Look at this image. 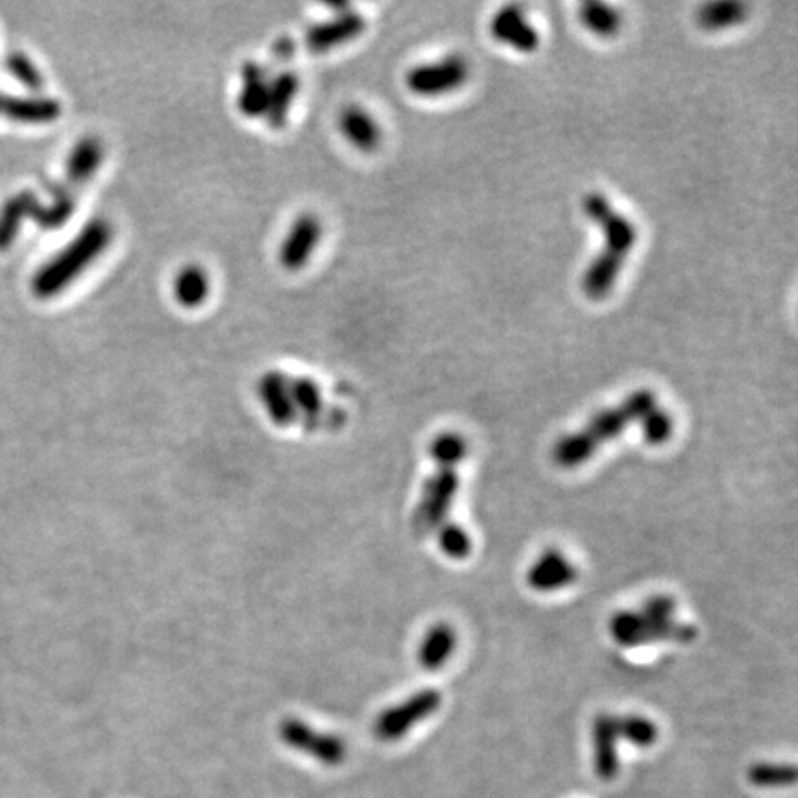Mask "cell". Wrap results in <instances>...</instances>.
I'll return each instance as SVG.
<instances>
[{"label":"cell","instance_id":"6da1fadb","mask_svg":"<svg viewBox=\"0 0 798 798\" xmlns=\"http://www.w3.org/2000/svg\"><path fill=\"white\" fill-rule=\"evenodd\" d=\"M113 235L115 230L108 218H91L73 241L37 270L32 279L37 298L49 300L71 287L108 250Z\"/></svg>","mask_w":798,"mask_h":798},{"label":"cell","instance_id":"7a4b0ae2","mask_svg":"<svg viewBox=\"0 0 798 798\" xmlns=\"http://www.w3.org/2000/svg\"><path fill=\"white\" fill-rule=\"evenodd\" d=\"M656 407V396L651 390H638L630 394L621 405L599 412L590 424L579 433L564 436L553 451V457L562 468H577L592 459L593 453L608 440L621 435L630 424Z\"/></svg>","mask_w":798,"mask_h":798},{"label":"cell","instance_id":"3957f363","mask_svg":"<svg viewBox=\"0 0 798 798\" xmlns=\"http://www.w3.org/2000/svg\"><path fill=\"white\" fill-rule=\"evenodd\" d=\"M582 211L588 220H592L595 226L601 228L605 237V248L597 255V259L612 265H625V259L629 257L632 248L638 242V230L634 222L629 217L617 213L616 207L612 206V202L601 193L586 194L582 202Z\"/></svg>","mask_w":798,"mask_h":798},{"label":"cell","instance_id":"277c9868","mask_svg":"<svg viewBox=\"0 0 798 798\" xmlns=\"http://www.w3.org/2000/svg\"><path fill=\"white\" fill-rule=\"evenodd\" d=\"M610 632L614 640L623 647H641L660 641H677L690 643L697 638V630L686 623L669 621H651L640 614V610H623L617 612L610 621Z\"/></svg>","mask_w":798,"mask_h":798},{"label":"cell","instance_id":"5b68a950","mask_svg":"<svg viewBox=\"0 0 798 798\" xmlns=\"http://www.w3.org/2000/svg\"><path fill=\"white\" fill-rule=\"evenodd\" d=\"M470 78V63L459 54L442 60L420 63L405 74V85L412 95L436 98L460 89Z\"/></svg>","mask_w":798,"mask_h":798},{"label":"cell","instance_id":"8992f818","mask_svg":"<svg viewBox=\"0 0 798 798\" xmlns=\"http://www.w3.org/2000/svg\"><path fill=\"white\" fill-rule=\"evenodd\" d=\"M279 738L289 749L302 752L327 767H337L348 756L344 739L329 732H320L315 726L307 725L296 717H289L279 725Z\"/></svg>","mask_w":798,"mask_h":798},{"label":"cell","instance_id":"52a82bcc","mask_svg":"<svg viewBox=\"0 0 798 798\" xmlns=\"http://www.w3.org/2000/svg\"><path fill=\"white\" fill-rule=\"evenodd\" d=\"M442 704L440 691L424 690L414 693L407 701L385 710L375 721L374 732L381 741H398L414 726L435 715Z\"/></svg>","mask_w":798,"mask_h":798},{"label":"cell","instance_id":"ba28073f","mask_svg":"<svg viewBox=\"0 0 798 798\" xmlns=\"http://www.w3.org/2000/svg\"><path fill=\"white\" fill-rule=\"evenodd\" d=\"M459 484V473L455 472V468H438V472L427 479L424 496L414 512L416 531H435L448 521L453 499L459 492Z\"/></svg>","mask_w":798,"mask_h":798},{"label":"cell","instance_id":"9c48e42d","mask_svg":"<svg viewBox=\"0 0 798 798\" xmlns=\"http://www.w3.org/2000/svg\"><path fill=\"white\" fill-rule=\"evenodd\" d=\"M322 231V220L315 213H302L296 218L279 246L281 266L289 272H298L305 268L322 241Z\"/></svg>","mask_w":798,"mask_h":798},{"label":"cell","instance_id":"30bf717a","mask_svg":"<svg viewBox=\"0 0 798 798\" xmlns=\"http://www.w3.org/2000/svg\"><path fill=\"white\" fill-rule=\"evenodd\" d=\"M490 32L496 41L521 54H532L540 47L538 30L529 21L525 10L516 4L497 10L490 23Z\"/></svg>","mask_w":798,"mask_h":798},{"label":"cell","instance_id":"8fae6325","mask_svg":"<svg viewBox=\"0 0 798 798\" xmlns=\"http://www.w3.org/2000/svg\"><path fill=\"white\" fill-rule=\"evenodd\" d=\"M366 28V21L363 15L353 10L337 13L333 19L311 26L305 32V47L315 52H329V50L342 47L344 43H350L355 37L361 36Z\"/></svg>","mask_w":798,"mask_h":798},{"label":"cell","instance_id":"7c38bea8","mask_svg":"<svg viewBox=\"0 0 798 798\" xmlns=\"http://www.w3.org/2000/svg\"><path fill=\"white\" fill-rule=\"evenodd\" d=\"M257 396L268 418L279 427H287L298 420V412L292 403L291 379L287 375L278 370L265 372L257 383Z\"/></svg>","mask_w":798,"mask_h":798},{"label":"cell","instance_id":"4fadbf2b","mask_svg":"<svg viewBox=\"0 0 798 798\" xmlns=\"http://www.w3.org/2000/svg\"><path fill=\"white\" fill-rule=\"evenodd\" d=\"M579 571L562 551L547 549L527 571V584L540 593L557 592L577 581Z\"/></svg>","mask_w":798,"mask_h":798},{"label":"cell","instance_id":"5bb4252c","mask_svg":"<svg viewBox=\"0 0 798 798\" xmlns=\"http://www.w3.org/2000/svg\"><path fill=\"white\" fill-rule=\"evenodd\" d=\"M339 130L342 137L363 154H374L383 143V130L379 122L359 104H350L340 111Z\"/></svg>","mask_w":798,"mask_h":798},{"label":"cell","instance_id":"9a60e30c","mask_svg":"<svg viewBox=\"0 0 798 798\" xmlns=\"http://www.w3.org/2000/svg\"><path fill=\"white\" fill-rule=\"evenodd\" d=\"M593 763L595 773L601 780L616 778L619 771L617 760V741H619V728H617V715L601 714L593 721Z\"/></svg>","mask_w":798,"mask_h":798},{"label":"cell","instance_id":"2e32d148","mask_svg":"<svg viewBox=\"0 0 798 798\" xmlns=\"http://www.w3.org/2000/svg\"><path fill=\"white\" fill-rule=\"evenodd\" d=\"M241 78L237 108L244 117L250 119L265 117L268 108V91H270V80L266 76L265 69L255 61H248L242 65Z\"/></svg>","mask_w":798,"mask_h":798},{"label":"cell","instance_id":"e0dca14e","mask_svg":"<svg viewBox=\"0 0 798 798\" xmlns=\"http://www.w3.org/2000/svg\"><path fill=\"white\" fill-rule=\"evenodd\" d=\"M211 294V276L202 265H185L172 279V296L183 309H196L207 302Z\"/></svg>","mask_w":798,"mask_h":798},{"label":"cell","instance_id":"ac0fdd59","mask_svg":"<svg viewBox=\"0 0 798 798\" xmlns=\"http://www.w3.org/2000/svg\"><path fill=\"white\" fill-rule=\"evenodd\" d=\"M0 111L12 121L49 124L60 119L61 104L49 97H2Z\"/></svg>","mask_w":798,"mask_h":798},{"label":"cell","instance_id":"d6986e66","mask_svg":"<svg viewBox=\"0 0 798 798\" xmlns=\"http://www.w3.org/2000/svg\"><path fill=\"white\" fill-rule=\"evenodd\" d=\"M104 158H106V150L98 137L80 139L73 146V150L67 158V165H65L67 180L73 185H84L97 174L98 169L104 163Z\"/></svg>","mask_w":798,"mask_h":798},{"label":"cell","instance_id":"ffe728a7","mask_svg":"<svg viewBox=\"0 0 798 798\" xmlns=\"http://www.w3.org/2000/svg\"><path fill=\"white\" fill-rule=\"evenodd\" d=\"M300 89V78L298 74L285 71L278 74L274 80H270V91H268V108H266L265 119L270 128L281 130L291 113L292 102L298 97Z\"/></svg>","mask_w":798,"mask_h":798},{"label":"cell","instance_id":"44dd1931","mask_svg":"<svg viewBox=\"0 0 798 798\" xmlns=\"http://www.w3.org/2000/svg\"><path fill=\"white\" fill-rule=\"evenodd\" d=\"M749 19V4L741 0H715L704 4L697 21L708 32H721L741 25Z\"/></svg>","mask_w":798,"mask_h":798},{"label":"cell","instance_id":"7402d4cb","mask_svg":"<svg viewBox=\"0 0 798 798\" xmlns=\"http://www.w3.org/2000/svg\"><path fill=\"white\" fill-rule=\"evenodd\" d=\"M457 645V634L448 623H438L433 629L427 630L424 641L420 645V664L427 671H436L451 658Z\"/></svg>","mask_w":798,"mask_h":798},{"label":"cell","instance_id":"603a6c76","mask_svg":"<svg viewBox=\"0 0 798 798\" xmlns=\"http://www.w3.org/2000/svg\"><path fill=\"white\" fill-rule=\"evenodd\" d=\"M36 194L23 193L12 196L0 211V248H8L23 228L25 218L30 217L32 206L36 202Z\"/></svg>","mask_w":798,"mask_h":798},{"label":"cell","instance_id":"cb8c5ba5","mask_svg":"<svg viewBox=\"0 0 798 798\" xmlns=\"http://www.w3.org/2000/svg\"><path fill=\"white\" fill-rule=\"evenodd\" d=\"M582 25L599 37H614L619 34L623 17L614 6L606 2H584L579 8Z\"/></svg>","mask_w":798,"mask_h":798},{"label":"cell","instance_id":"d4e9b609","mask_svg":"<svg viewBox=\"0 0 798 798\" xmlns=\"http://www.w3.org/2000/svg\"><path fill=\"white\" fill-rule=\"evenodd\" d=\"M292 403L296 407L298 416H305L307 422L315 424L324 409L322 390L315 379L311 377H296L291 379Z\"/></svg>","mask_w":798,"mask_h":798},{"label":"cell","instance_id":"484cf974","mask_svg":"<svg viewBox=\"0 0 798 798\" xmlns=\"http://www.w3.org/2000/svg\"><path fill=\"white\" fill-rule=\"evenodd\" d=\"M74 209H76V202H74L73 194L61 191V193H56L54 200L47 206H43L39 200H36L32 211H30V218H34L37 224L45 230H56L73 217Z\"/></svg>","mask_w":798,"mask_h":798},{"label":"cell","instance_id":"4316f807","mask_svg":"<svg viewBox=\"0 0 798 798\" xmlns=\"http://www.w3.org/2000/svg\"><path fill=\"white\" fill-rule=\"evenodd\" d=\"M747 778L756 787H789L797 782V769L789 763H756Z\"/></svg>","mask_w":798,"mask_h":798},{"label":"cell","instance_id":"83f0119b","mask_svg":"<svg viewBox=\"0 0 798 798\" xmlns=\"http://www.w3.org/2000/svg\"><path fill=\"white\" fill-rule=\"evenodd\" d=\"M617 728H619V739H625L630 745L640 749L653 747L658 739V728L651 719L643 715L630 714L617 717Z\"/></svg>","mask_w":798,"mask_h":798},{"label":"cell","instance_id":"f1b7e54d","mask_svg":"<svg viewBox=\"0 0 798 798\" xmlns=\"http://www.w3.org/2000/svg\"><path fill=\"white\" fill-rule=\"evenodd\" d=\"M468 453V444L464 436L457 433H442L436 436L431 444V455L438 468H455Z\"/></svg>","mask_w":798,"mask_h":798},{"label":"cell","instance_id":"f546056e","mask_svg":"<svg viewBox=\"0 0 798 798\" xmlns=\"http://www.w3.org/2000/svg\"><path fill=\"white\" fill-rule=\"evenodd\" d=\"M438 545L446 557L462 560L472 553V538L457 523L446 521L438 527Z\"/></svg>","mask_w":798,"mask_h":798},{"label":"cell","instance_id":"4dcf8cb0","mask_svg":"<svg viewBox=\"0 0 798 798\" xmlns=\"http://www.w3.org/2000/svg\"><path fill=\"white\" fill-rule=\"evenodd\" d=\"M641 422V433L643 438L651 444V446H660L665 444L675 429V422L671 418V414L667 411L658 409V405L654 407L653 411L647 412Z\"/></svg>","mask_w":798,"mask_h":798},{"label":"cell","instance_id":"1f68e13d","mask_svg":"<svg viewBox=\"0 0 798 798\" xmlns=\"http://www.w3.org/2000/svg\"><path fill=\"white\" fill-rule=\"evenodd\" d=\"M6 69L10 71L17 82L26 85L32 91H39L43 85V76L39 73L36 63L30 60L23 52H12L6 58Z\"/></svg>","mask_w":798,"mask_h":798},{"label":"cell","instance_id":"d6a6232c","mask_svg":"<svg viewBox=\"0 0 798 798\" xmlns=\"http://www.w3.org/2000/svg\"><path fill=\"white\" fill-rule=\"evenodd\" d=\"M677 603L669 595H654L641 606L640 614L651 621H669L675 619Z\"/></svg>","mask_w":798,"mask_h":798},{"label":"cell","instance_id":"836d02e7","mask_svg":"<svg viewBox=\"0 0 798 798\" xmlns=\"http://www.w3.org/2000/svg\"><path fill=\"white\" fill-rule=\"evenodd\" d=\"M274 52H276L278 58H289L292 52H294V43H292L289 37H283V39H279L278 43H276Z\"/></svg>","mask_w":798,"mask_h":798},{"label":"cell","instance_id":"e575fe53","mask_svg":"<svg viewBox=\"0 0 798 798\" xmlns=\"http://www.w3.org/2000/svg\"><path fill=\"white\" fill-rule=\"evenodd\" d=\"M0 102H2V97H0Z\"/></svg>","mask_w":798,"mask_h":798}]
</instances>
